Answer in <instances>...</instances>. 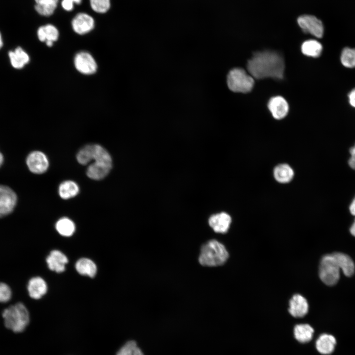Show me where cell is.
<instances>
[{"label": "cell", "mask_w": 355, "mask_h": 355, "mask_svg": "<svg viewBox=\"0 0 355 355\" xmlns=\"http://www.w3.org/2000/svg\"><path fill=\"white\" fill-rule=\"evenodd\" d=\"M247 69L253 78L272 77L280 79L284 77V60L276 51L257 52L248 61Z\"/></svg>", "instance_id": "cell-1"}, {"label": "cell", "mask_w": 355, "mask_h": 355, "mask_svg": "<svg viewBox=\"0 0 355 355\" xmlns=\"http://www.w3.org/2000/svg\"><path fill=\"white\" fill-rule=\"evenodd\" d=\"M228 257L224 246L215 240H212L202 246L199 261L204 266H218L224 264Z\"/></svg>", "instance_id": "cell-2"}, {"label": "cell", "mask_w": 355, "mask_h": 355, "mask_svg": "<svg viewBox=\"0 0 355 355\" xmlns=\"http://www.w3.org/2000/svg\"><path fill=\"white\" fill-rule=\"evenodd\" d=\"M5 327L16 333L22 332L29 323L30 315L25 306L18 303L2 312Z\"/></svg>", "instance_id": "cell-3"}, {"label": "cell", "mask_w": 355, "mask_h": 355, "mask_svg": "<svg viewBox=\"0 0 355 355\" xmlns=\"http://www.w3.org/2000/svg\"><path fill=\"white\" fill-rule=\"evenodd\" d=\"M227 83L233 92L246 93L250 92L254 83L253 77L241 68H234L228 73Z\"/></svg>", "instance_id": "cell-4"}, {"label": "cell", "mask_w": 355, "mask_h": 355, "mask_svg": "<svg viewBox=\"0 0 355 355\" xmlns=\"http://www.w3.org/2000/svg\"><path fill=\"white\" fill-rule=\"evenodd\" d=\"M340 270L332 254L323 256L320 262L319 276L321 281L329 286L335 285L340 278Z\"/></svg>", "instance_id": "cell-5"}, {"label": "cell", "mask_w": 355, "mask_h": 355, "mask_svg": "<svg viewBox=\"0 0 355 355\" xmlns=\"http://www.w3.org/2000/svg\"><path fill=\"white\" fill-rule=\"evenodd\" d=\"M76 158L81 165H86L92 160L112 164V160L108 152L98 144H89L81 148Z\"/></svg>", "instance_id": "cell-6"}, {"label": "cell", "mask_w": 355, "mask_h": 355, "mask_svg": "<svg viewBox=\"0 0 355 355\" xmlns=\"http://www.w3.org/2000/svg\"><path fill=\"white\" fill-rule=\"evenodd\" d=\"M74 64L77 71L83 74H93L97 70L95 60L87 52L82 51L77 53L74 57Z\"/></svg>", "instance_id": "cell-7"}, {"label": "cell", "mask_w": 355, "mask_h": 355, "mask_svg": "<svg viewBox=\"0 0 355 355\" xmlns=\"http://www.w3.org/2000/svg\"><path fill=\"white\" fill-rule=\"evenodd\" d=\"M297 22L303 31L318 38L322 36L323 26L320 20L312 15H304L300 16Z\"/></svg>", "instance_id": "cell-8"}, {"label": "cell", "mask_w": 355, "mask_h": 355, "mask_svg": "<svg viewBox=\"0 0 355 355\" xmlns=\"http://www.w3.org/2000/svg\"><path fill=\"white\" fill-rule=\"evenodd\" d=\"M16 201L15 193L9 187L0 185V217L11 213Z\"/></svg>", "instance_id": "cell-9"}, {"label": "cell", "mask_w": 355, "mask_h": 355, "mask_svg": "<svg viewBox=\"0 0 355 355\" xmlns=\"http://www.w3.org/2000/svg\"><path fill=\"white\" fill-rule=\"evenodd\" d=\"M27 164L29 170L35 174H42L48 169V160L46 155L39 151L31 152L27 158Z\"/></svg>", "instance_id": "cell-10"}, {"label": "cell", "mask_w": 355, "mask_h": 355, "mask_svg": "<svg viewBox=\"0 0 355 355\" xmlns=\"http://www.w3.org/2000/svg\"><path fill=\"white\" fill-rule=\"evenodd\" d=\"M71 26L74 32L77 34L85 35L94 29L95 21L90 15L85 13H79L73 18Z\"/></svg>", "instance_id": "cell-11"}, {"label": "cell", "mask_w": 355, "mask_h": 355, "mask_svg": "<svg viewBox=\"0 0 355 355\" xmlns=\"http://www.w3.org/2000/svg\"><path fill=\"white\" fill-rule=\"evenodd\" d=\"M288 311L295 318L304 317L308 312V303L303 296L296 294L290 299Z\"/></svg>", "instance_id": "cell-12"}, {"label": "cell", "mask_w": 355, "mask_h": 355, "mask_svg": "<svg viewBox=\"0 0 355 355\" xmlns=\"http://www.w3.org/2000/svg\"><path fill=\"white\" fill-rule=\"evenodd\" d=\"M268 107L273 116L277 119L284 118L288 111V105L286 101L281 96H276L270 99Z\"/></svg>", "instance_id": "cell-13"}, {"label": "cell", "mask_w": 355, "mask_h": 355, "mask_svg": "<svg viewBox=\"0 0 355 355\" xmlns=\"http://www.w3.org/2000/svg\"><path fill=\"white\" fill-rule=\"evenodd\" d=\"M46 261L49 269L57 273H61L65 271L68 259L60 250H53L47 256Z\"/></svg>", "instance_id": "cell-14"}, {"label": "cell", "mask_w": 355, "mask_h": 355, "mask_svg": "<svg viewBox=\"0 0 355 355\" xmlns=\"http://www.w3.org/2000/svg\"><path fill=\"white\" fill-rule=\"evenodd\" d=\"M231 222V216L224 212L212 215L209 219V224L214 232L226 233Z\"/></svg>", "instance_id": "cell-15"}, {"label": "cell", "mask_w": 355, "mask_h": 355, "mask_svg": "<svg viewBox=\"0 0 355 355\" xmlns=\"http://www.w3.org/2000/svg\"><path fill=\"white\" fill-rule=\"evenodd\" d=\"M37 36L40 41L45 42L47 46L51 47L53 42L58 39L59 33L55 26L47 24L38 28Z\"/></svg>", "instance_id": "cell-16"}, {"label": "cell", "mask_w": 355, "mask_h": 355, "mask_svg": "<svg viewBox=\"0 0 355 355\" xmlns=\"http://www.w3.org/2000/svg\"><path fill=\"white\" fill-rule=\"evenodd\" d=\"M336 340L331 334L323 333L320 335L316 341L317 350L321 354H331L335 350Z\"/></svg>", "instance_id": "cell-17"}, {"label": "cell", "mask_w": 355, "mask_h": 355, "mask_svg": "<svg viewBox=\"0 0 355 355\" xmlns=\"http://www.w3.org/2000/svg\"><path fill=\"white\" fill-rule=\"evenodd\" d=\"M28 290L31 298L34 299H39L47 292V285L42 278L34 277L28 283Z\"/></svg>", "instance_id": "cell-18"}, {"label": "cell", "mask_w": 355, "mask_h": 355, "mask_svg": "<svg viewBox=\"0 0 355 355\" xmlns=\"http://www.w3.org/2000/svg\"><path fill=\"white\" fill-rule=\"evenodd\" d=\"M333 254L340 270L346 276H352L355 270V263L352 259L347 254L342 252H334Z\"/></svg>", "instance_id": "cell-19"}, {"label": "cell", "mask_w": 355, "mask_h": 355, "mask_svg": "<svg viewBox=\"0 0 355 355\" xmlns=\"http://www.w3.org/2000/svg\"><path fill=\"white\" fill-rule=\"evenodd\" d=\"M111 167L112 165L111 164L95 162L88 166L87 170V175L93 179H102L109 173Z\"/></svg>", "instance_id": "cell-20"}, {"label": "cell", "mask_w": 355, "mask_h": 355, "mask_svg": "<svg viewBox=\"0 0 355 355\" xmlns=\"http://www.w3.org/2000/svg\"><path fill=\"white\" fill-rule=\"evenodd\" d=\"M8 56L11 65L16 69L23 68L30 61L29 55L21 47H18L14 50L9 51Z\"/></svg>", "instance_id": "cell-21"}, {"label": "cell", "mask_w": 355, "mask_h": 355, "mask_svg": "<svg viewBox=\"0 0 355 355\" xmlns=\"http://www.w3.org/2000/svg\"><path fill=\"white\" fill-rule=\"evenodd\" d=\"M75 269L81 275L87 276L90 278L95 276L97 267L92 260L87 258H81L75 263Z\"/></svg>", "instance_id": "cell-22"}, {"label": "cell", "mask_w": 355, "mask_h": 355, "mask_svg": "<svg viewBox=\"0 0 355 355\" xmlns=\"http://www.w3.org/2000/svg\"><path fill=\"white\" fill-rule=\"evenodd\" d=\"M314 332L313 328L307 323L296 324L293 330L295 338L301 343L310 342L313 338Z\"/></svg>", "instance_id": "cell-23"}, {"label": "cell", "mask_w": 355, "mask_h": 355, "mask_svg": "<svg viewBox=\"0 0 355 355\" xmlns=\"http://www.w3.org/2000/svg\"><path fill=\"white\" fill-rule=\"evenodd\" d=\"M274 176L277 181L283 183H287L292 180L294 172L288 165L282 164L275 167Z\"/></svg>", "instance_id": "cell-24"}, {"label": "cell", "mask_w": 355, "mask_h": 355, "mask_svg": "<svg viewBox=\"0 0 355 355\" xmlns=\"http://www.w3.org/2000/svg\"><path fill=\"white\" fill-rule=\"evenodd\" d=\"M35 8L40 15L45 16L51 15L55 11L59 0H35Z\"/></svg>", "instance_id": "cell-25"}, {"label": "cell", "mask_w": 355, "mask_h": 355, "mask_svg": "<svg viewBox=\"0 0 355 355\" xmlns=\"http://www.w3.org/2000/svg\"><path fill=\"white\" fill-rule=\"evenodd\" d=\"M322 50V45L316 40H306L301 46V51L304 55L314 58L320 56Z\"/></svg>", "instance_id": "cell-26"}, {"label": "cell", "mask_w": 355, "mask_h": 355, "mask_svg": "<svg viewBox=\"0 0 355 355\" xmlns=\"http://www.w3.org/2000/svg\"><path fill=\"white\" fill-rule=\"evenodd\" d=\"M79 192V188L76 183L71 180L62 182L59 188L60 197L64 199H68L76 196Z\"/></svg>", "instance_id": "cell-27"}, {"label": "cell", "mask_w": 355, "mask_h": 355, "mask_svg": "<svg viewBox=\"0 0 355 355\" xmlns=\"http://www.w3.org/2000/svg\"><path fill=\"white\" fill-rule=\"evenodd\" d=\"M56 229L62 236L70 237L75 232V227L72 220L67 217H63L57 222Z\"/></svg>", "instance_id": "cell-28"}, {"label": "cell", "mask_w": 355, "mask_h": 355, "mask_svg": "<svg viewBox=\"0 0 355 355\" xmlns=\"http://www.w3.org/2000/svg\"><path fill=\"white\" fill-rule=\"evenodd\" d=\"M116 355H144L137 343L133 340L127 342L117 352Z\"/></svg>", "instance_id": "cell-29"}, {"label": "cell", "mask_w": 355, "mask_h": 355, "mask_svg": "<svg viewBox=\"0 0 355 355\" xmlns=\"http://www.w3.org/2000/svg\"><path fill=\"white\" fill-rule=\"evenodd\" d=\"M342 64L347 68L355 67V49L349 47L345 48L341 55Z\"/></svg>", "instance_id": "cell-30"}, {"label": "cell", "mask_w": 355, "mask_h": 355, "mask_svg": "<svg viewBox=\"0 0 355 355\" xmlns=\"http://www.w3.org/2000/svg\"><path fill=\"white\" fill-rule=\"evenodd\" d=\"M92 9L99 13L106 12L110 7V0H90Z\"/></svg>", "instance_id": "cell-31"}, {"label": "cell", "mask_w": 355, "mask_h": 355, "mask_svg": "<svg viewBox=\"0 0 355 355\" xmlns=\"http://www.w3.org/2000/svg\"><path fill=\"white\" fill-rule=\"evenodd\" d=\"M11 295V290L9 286L3 283H0V302H8L10 299Z\"/></svg>", "instance_id": "cell-32"}, {"label": "cell", "mask_w": 355, "mask_h": 355, "mask_svg": "<svg viewBox=\"0 0 355 355\" xmlns=\"http://www.w3.org/2000/svg\"><path fill=\"white\" fill-rule=\"evenodd\" d=\"M82 0H62L61 5L66 11H71L73 8L74 3L80 4Z\"/></svg>", "instance_id": "cell-33"}, {"label": "cell", "mask_w": 355, "mask_h": 355, "mask_svg": "<svg viewBox=\"0 0 355 355\" xmlns=\"http://www.w3.org/2000/svg\"><path fill=\"white\" fill-rule=\"evenodd\" d=\"M350 157L348 160L349 166L355 170V144L350 149Z\"/></svg>", "instance_id": "cell-34"}, {"label": "cell", "mask_w": 355, "mask_h": 355, "mask_svg": "<svg viewBox=\"0 0 355 355\" xmlns=\"http://www.w3.org/2000/svg\"><path fill=\"white\" fill-rule=\"evenodd\" d=\"M349 100L350 105L355 108V88L353 89L349 93Z\"/></svg>", "instance_id": "cell-35"}, {"label": "cell", "mask_w": 355, "mask_h": 355, "mask_svg": "<svg viewBox=\"0 0 355 355\" xmlns=\"http://www.w3.org/2000/svg\"><path fill=\"white\" fill-rule=\"evenodd\" d=\"M349 211L350 213L355 216V197L352 200L349 206Z\"/></svg>", "instance_id": "cell-36"}, {"label": "cell", "mask_w": 355, "mask_h": 355, "mask_svg": "<svg viewBox=\"0 0 355 355\" xmlns=\"http://www.w3.org/2000/svg\"><path fill=\"white\" fill-rule=\"evenodd\" d=\"M350 231L351 234L355 237V219L350 228Z\"/></svg>", "instance_id": "cell-37"}, {"label": "cell", "mask_w": 355, "mask_h": 355, "mask_svg": "<svg viewBox=\"0 0 355 355\" xmlns=\"http://www.w3.org/2000/svg\"><path fill=\"white\" fill-rule=\"evenodd\" d=\"M3 161V157L2 154L0 152V166L2 164Z\"/></svg>", "instance_id": "cell-38"}, {"label": "cell", "mask_w": 355, "mask_h": 355, "mask_svg": "<svg viewBox=\"0 0 355 355\" xmlns=\"http://www.w3.org/2000/svg\"><path fill=\"white\" fill-rule=\"evenodd\" d=\"M3 45V41L1 37V35L0 33V49L2 47Z\"/></svg>", "instance_id": "cell-39"}]
</instances>
